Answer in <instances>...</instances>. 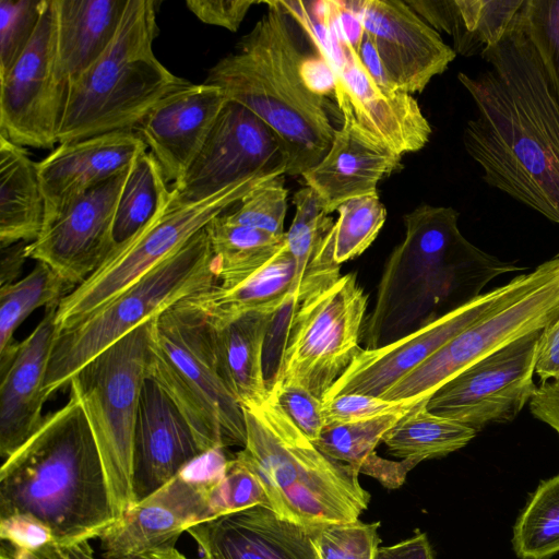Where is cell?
<instances>
[{"mask_svg":"<svg viewBox=\"0 0 559 559\" xmlns=\"http://www.w3.org/2000/svg\"><path fill=\"white\" fill-rule=\"evenodd\" d=\"M480 57L491 69L457 74L477 109L463 130L465 151L489 187L559 224V100L521 9Z\"/></svg>","mask_w":559,"mask_h":559,"instance_id":"obj_1","label":"cell"},{"mask_svg":"<svg viewBox=\"0 0 559 559\" xmlns=\"http://www.w3.org/2000/svg\"><path fill=\"white\" fill-rule=\"evenodd\" d=\"M459 216L424 203L404 216L405 237L386 261L364 323L365 348L397 341L478 297L495 277L522 270L468 241Z\"/></svg>","mask_w":559,"mask_h":559,"instance_id":"obj_2","label":"cell"},{"mask_svg":"<svg viewBox=\"0 0 559 559\" xmlns=\"http://www.w3.org/2000/svg\"><path fill=\"white\" fill-rule=\"evenodd\" d=\"M267 11L218 60L204 83L260 118L277 138L286 175L301 176L328 153L336 129L324 95L307 84L302 68L310 57L306 32L282 1H264Z\"/></svg>","mask_w":559,"mask_h":559,"instance_id":"obj_3","label":"cell"},{"mask_svg":"<svg viewBox=\"0 0 559 559\" xmlns=\"http://www.w3.org/2000/svg\"><path fill=\"white\" fill-rule=\"evenodd\" d=\"M31 514L57 546L98 538L115 515L100 455L79 399L58 411L0 469V518Z\"/></svg>","mask_w":559,"mask_h":559,"instance_id":"obj_4","label":"cell"},{"mask_svg":"<svg viewBox=\"0 0 559 559\" xmlns=\"http://www.w3.org/2000/svg\"><path fill=\"white\" fill-rule=\"evenodd\" d=\"M242 411L247 440L235 456L258 475L276 513L305 526L358 520L371 497L355 469L323 454L270 395Z\"/></svg>","mask_w":559,"mask_h":559,"instance_id":"obj_5","label":"cell"},{"mask_svg":"<svg viewBox=\"0 0 559 559\" xmlns=\"http://www.w3.org/2000/svg\"><path fill=\"white\" fill-rule=\"evenodd\" d=\"M156 1L128 0L104 53L68 87L58 143L134 130L166 95L189 81L156 58Z\"/></svg>","mask_w":559,"mask_h":559,"instance_id":"obj_6","label":"cell"},{"mask_svg":"<svg viewBox=\"0 0 559 559\" xmlns=\"http://www.w3.org/2000/svg\"><path fill=\"white\" fill-rule=\"evenodd\" d=\"M147 377L175 403L204 452L245 447L243 411L219 373L213 326L190 297L154 318Z\"/></svg>","mask_w":559,"mask_h":559,"instance_id":"obj_7","label":"cell"},{"mask_svg":"<svg viewBox=\"0 0 559 559\" xmlns=\"http://www.w3.org/2000/svg\"><path fill=\"white\" fill-rule=\"evenodd\" d=\"M215 280L214 257L203 228L111 301L57 332L46 395L70 384L81 367L126 334L178 301L212 288Z\"/></svg>","mask_w":559,"mask_h":559,"instance_id":"obj_8","label":"cell"},{"mask_svg":"<svg viewBox=\"0 0 559 559\" xmlns=\"http://www.w3.org/2000/svg\"><path fill=\"white\" fill-rule=\"evenodd\" d=\"M154 318L100 352L70 380L97 445L117 519L134 504L133 443Z\"/></svg>","mask_w":559,"mask_h":559,"instance_id":"obj_9","label":"cell"},{"mask_svg":"<svg viewBox=\"0 0 559 559\" xmlns=\"http://www.w3.org/2000/svg\"><path fill=\"white\" fill-rule=\"evenodd\" d=\"M559 316V257L513 277L476 322L389 389L381 399H429L459 372L509 343L540 331Z\"/></svg>","mask_w":559,"mask_h":559,"instance_id":"obj_10","label":"cell"},{"mask_svg":"<svg viewBox=\"0 0 559 559\" xmlns=\"http://www.w3.org/2000/svg\"><path fill=\"white\" fill-rule=\"evenodd\" d=\"M280 175H285V171L259 174L197 202L179 203L171 197L162 213L130 239L117 245L84 282L60 300L56 313L57 332L111 301L181 248L213 218L228 211L258 186Z\"/></svg>","mask_w":559,"mask_h":559,"instance_id":"obj_11","label":"cell"},{"mask_svg":"<svg viewBox=\"0 0 559 559\" xmlns=\"http://www.w3.org/2000/svg\"><path fill=\"white\" fill-rule=\"evenodd\" d=\"M367 295L354 274L300 304H290L276 371L269 384L292 382L323 401L358 350Z\"/></svg>","mask_w":559,"mask_h":559,"instance_id":"obj_12","label":"cell"},{"mask_svg":"<svg viewBox=\"0 0 559 559\" xmlns=\"http://www.w3.org/2000/svg\"><path fill=\"white\" fill-rule=\"evenodd\" d=\"M542 331V330H540ZM540 331L524 335L468 366L427 401V409L473 428L507 424L530 403Z\"/></svg>","mask_w":559,"mask_h":559,"instance_id":"obj_13","label":"cell"},{"mask_svg":"<svg viewBox=\"0 0 559 559\" xmlns=\"http://www.w3.org/2000/svg\"><path fill=\"white\" fill-rule=\"evenodd\" d=\"M56 14L44 0L29 44L0 79V134L22 147L52 148L58 143L64 97L57 84Z\"/></svg>","mask_w":559,"mask_h":559,"instance_id":"obj_14","label":"cell"},{"mask_svg":"<svg viewBox=\"0 0 559 559\" xmlns=\"http://www.w3.org/2000/svg\"><path fill=\"white\" fill-rule=\"evenodd\" d=\"M322 21L326 36L318 56L343 88L359 124L401 156L421 150L432 131L417 100L408 93L379 85L329 11Z\"/></svg>","mask_w":559,"mask_h":559,"instance_id":"obj_15","label":"cell"},{"mask_svg":"<svg viewBox=\"0 0 559 559\" xmlns=\"http://www.w3.org/2000/svg\"><path fill=\"white\" fill-rule=\"evenodd\" d=\"M275 170L286 173L275 134L249 109L228 100L185 176L170 186L171 197L179 203L197 202Z\"/></svg>","mask_w":559,"mask_h":559,"instance_id":"obj_16","label":"cell"},{"mask_svg":"<svg viewBox=\"0 0 559 559\" xmlns=\"http://www.w3.org/2000/svg\"><path fill=\"white\" fill-rule=\"evenodd\" d=\"M345 4L370 37L390 83L399 91L421 93L456 57L440 33L405 1L352 0Z\"/></svg>","mask_w":559,"mask_h":559,"instance_id":"obj_17","label":"cell"},{"mask_svg":"<svg viewBox=\"0 0 559 559\" xmlns=\"http://www.w3.org/2000/svg\"><path fill=\"white\" fill-rule=\"evenodd\" d=\"M129 169L78 198L27 245L28 259L47 264L73 288L84 282L116 247L115 215Z\"/></svg>","mask_w":559,"mask_h":559,"instance_id":"obj_18","label":"cell"},{"mask_svg":"<svg viewBox=\"0 0 559 559\" xmlns=\"http://www.w3.org/2000/svg\"><path fill=\"white\" fill-rule=\"evenodd\" d=\"M504 289L506 284L480 294L455 310L384 346L359 347L324 400L348 393L381 397L447 342L488 312Z\"/></svg>","mask_w":559,"mask_h":559,"instance_id":"obj_19","label":"cell"},{"mask_svg":"<svg viewBox=\"0 0 559 559\" xmlns=\"http://www.w3.org/2000/svg\"><path fill=\"white\" fill-rule=\"evenodd\" d=\"M146 150V144L134 130L60 143L38 162L45 200L43 230L85 192L127 171Z\"/></svg>","mask_w":559,"mask_h":559,"instance_id":"obj_20","label":"cell"},{"mask_svg":"<svg viewBox=\"0 0 559 559\" xmlns=\"http://www.w3.org/2000/svg\"><path fill=\"white\" fill-rule=\"evenodd\" d=\"M343 117L325 156L301 177L322 200L328 214L356 197L377 193V185L396 170L402 156L368 133L356 120L343 88L334 83Z\"/></svg>","mask_w":559,"mask_h":559,"instance_id":"obj_21","label":"cell"},{"mask_svg":"<svg viewBox=\"0 0 559 559\" xmlns=\"http://www.w3.org/2000/svg\"><path fill=\"white\" fill-rule=\"evenodd\" d=\"M211 489L177 474L135 502L98 537L103 558L120 559L144 552L215 519L210 504Z\"/></svg>","mask_w":559,"mask_h":559,"instance_id":"obj_22","label":"cell"},{"mask_svg":"<svg viewBox=\"0 0 559 559\" xmlns=\"http://www.w3.org/2000/svg\"><path fill=\"white\" fill-rule=\"evenodd\" d=\"M227 102L219 87L188 82L162 98L134 129L168 183L185 176Z\"/></svg>","mask_w":559,"mask_h":559,"instance_id":"obj_23","label":"cell"},{"mask_svg":"<svg viewBox=\"0 0 559 559\" xmlns=\"http://www.w3.org/2000/svg\"><path fill=\"white\" fill-rule=\"evenodd\" d=\"M204 453L191 427L170 397L146 377L140 395L133 443L134 503L173 479Z\"/></svg>","mask_w":559,"mask_h":559,"instance_id":"obj_24","label":"cell"},{"mask_svg":"<svg viewBox=\"0 0 559 559\" xmlns=\"http://www.w3.org/2000/svg\"><path fill=\"white\" fill-rule=\"evenodd\" d=\"M317 526L282 518L271 507L252 508L187 530L203 559H318Z\"/></svg>","mask_w":559,"mask_h":559,"instance_id":"obj_25","label":"cell"},{"mask_svg":"<svg viewBox=\"0 0 559 559\" xmlns=\"http://www.w3.org/2000/svg\"><path fill=\"white\" fill-rule=\"evenodd\" d=\"M59 304L45 308L34 331L22 342L9 365L0 371V454L12 455L41 426L47 369L57 335Z\"/></svg>","mask_w":559,"mask_h":559,"instance_id":"obj_26","label":"cell"},{"mask_svg":"<svg viewBox=\"0 0 559 559\" xmlns=\"http://www.w3.org/2000/svg\"><path fill=\"white\" fill-rule=\"evenodd\" d=\"M128 0H52L56 14L57 84L66 99L69 85L107 49Z\"/></svg>","mask_w":559,"mask_h":559,"instance_id":"obj_27","label":"cell"},{"mask_svg":"<svg viewBox=\"0 0 559 559\" xmlns=\"http://www.w3.org/2000/svg\"><path fill=\"white\" fill-rule=\"evenodd\" d=\"M280 310L250 311L222 326L212 325L219 373L241 407L261 405L269 399L263 355Z\"/></svg>","mask_w":559,"mask_h":559,"instance_id":"obj_28","label":"cell"},{"mask_svg":"<svg viewBox=\"0 0 559 559\" xmlns=\"http://www.w3.org/2000/svg\"><path fill=\"white\" fill-rule=\"evenodd\" d=\"M433 29L447 33L455 53L472 57L496 45L524 0H406Z\"/></svg>","mask_w":559,"mask_h":559,"instance_id":"obj_29","label":"cell"},{"mask_svg":"<svg viewBox=\"0 0 559 559\" xmlns=\"http://www.w3.org/2000/svg\"><path fill=\"white\" fill-rule=\"evenodd\" d=\"M44 217L38 163L0 134V248L36 240Z\"/></svg>","mask_w":559,"mask_h":559,"instance_id":"obj_30","label":"cell"},{"mask_svg":"<svg viewBox=\"0 0 559 559\" xmlns=\"http://www.w3.org/2000/svg\"><path fill=\"white\" fill-rule=\"evenodd\" d=\"M296 262L285 245L265 265L231 288L217 285L190 297L213 326L255 310H280L294 295Z\"/></svg>","mask_w":559,"mask_h":559,"instance_id":"obj_31","label":"cell"},{"mask_svg":"<svg viewBox=\"0 0 559 559\" xmlns=\"http://www.w3.org/2000/svg\"><path fill=\"white\" fill-rule=\"evenodd\" d=\"M404 414H385L355 423L324 426L313 444L330 459L350 466L358 474L371 476L389 489L399 488L416 464L406 460L383 459L376 453V448Z\"/></svg>","mask_w":559,"mask_h":559,"instance_id":"obj_32","label":"cell"},{"mask_svg":"<svg viewBox=\"0 0 559 559\" xmlns=\"http://www.w3.org/2000/svg\"><path fill=\"white\" fill-rule=\"evenodd\" d=\"M214 257L217 286L231 288L265 265L285 245L284 236L233 224L223 214L205 227Z\"/></svg>","mask_w":559,"mask_h":559,"instance_id":"obj_33","label":"cell"},{"mask_svg":"<svg viewBox=\"0 0 559 559\" xmlns=\"http://www.w3.org/2000/svg\"><path fill=\"white\" fill-rule=\"evenodd\" d=\"M427 401L414 405L382 438L390 454L416 465L462 449L477 433L466 425L431 414Z\"/></svg>","mask_w":559,"mask_h":559,"instance_id":"obj_34","label":"cell"},{"mask_svg":"<svg viewBox=\"0 0 559 559\" xmlns=\"http://www.w3.org/2000/svg\"><path fill=\"white\" fill-rule=\"evenodd\" d=\"M170 186L150 151L141 153L131 165L122 187L114 224L116 246L144 228L168 205Z\"/></svg>","mask_w":559,"mask_h":559,"instance_id":"obj_35","label":"cell"},{"mask_svg":"<svg viewBox=\"0 0 559 559\" xmlns=\"http://www.w3.org/2000/svg\"><path fill=\"white\" fill-rule=\"evenodd\" d=\"M74 288L50 266L37 262L23 278L0 286V371L12 359L17 343L13 336L36 309L59 304Z\"/></svg>","mask_w":559,"mask_h":559,"instance_id":"obj_36","label":"cell"},{"mask_svg":"<svg viewBox=\"0 0 559 559\" xmlns=\"http://www.w3.org/2000/svg\"><path fill=\"white\" fill-rule=\"evenodd\" d=\"M512 544L521 559H550L559 552V474L531 496L514 525Z\"/></svg>","mask_w":559,"mask_h":559,"instance_id":"obj_37","label":"cell"},{"mask_svg":"<svg viewBox=\"0 0 559 559\" xmlns=\"http://www.w3.org/2000/svg\"><path fill=\"white\" fill-rule=\"evenodd\" d=\"M333 226V259L337 264L360 255L377 238L386 210L377 193L356 197L341 204Z\"/></svg>","mask_w":559,"mask_h":559,"instance_id":"obj_38","label":"cell"},{"mask_svg":"<svg viewBox=\"0 0 559 559\" xmlns=\"http://www.w3.org/2000/svg\"><path fill=\"white\" fill-rule=\"evenodd\" d=\"M285 175L274 177L245 195L223 216L233 224L257 228L275 236H284L287 210Z\"/></svg>","mask_w":559,"mask_h":559,"instance_id":"obj_39","label":"cell"},{"mask_svg":"<svg viewBox=\"0 0 559 559\" xmlns=\"http://www.w3.org/2000/svg\"><path fill=\"white\" fill-rule=\"evenodd\" d=\"M379 526V522L359 520L317 526L313 545L318 559H374Z\"/></svg>","mask_w":559,"mask_h":559,"instance_id":"obj_40","label":"cell"},{"mask_svg":"<svg viewBox=\"0 0 559 559\" xmlns=\"http://www.w3.org/2000/svg\"><path fill=\"white\" fill-rule=\"evenodd\" d=\"M521 14L559 100V0H524Z\"/></svg>","mask_w":559,"mask_h":559,"instance_id":"obj_41","label":"cell"},{"mask_svg":"<svg viewBox=\"0 0 559 559\" xmlns=\"http://www.w3.org/2000/svg\"><path fill=\"white\" fill-rule=\"evenodd\" d=\"M43 7L44 0H0V79L33 38Z\"/></svg>","mask_w":559,"mask_h":559,"instance_id":"obj_42","label":"cell"},{"mask_svg":"<svg viewBox=\"0 0 559 559\" xmlns=\"http://www.w3.org/2000/svg\"><path fill=\"white\" fill-rule=\"evenodd\" d=\"M210 504L218 518L259 504L270 507V501L258 475L234 456L225 477L211 489Z\"/></svg>","mask_w":559,"mask_h":559,"instance_id":"obj_43","label":"cell"},{"mask_svg":"<svg viewBox=\"0 0 559 559\" xmlns=\"http://www.w3.org/2000/svg\"><path fill=\"white\" fill-rule=\"evenodd\" d=\"M419 401H388L357 393L322 401L324 426L355 423L385 414L407 413Z\"/></svg>","mask_w":559,"mask_h":559,"instance_id":"obj_44","label":"cell"},{"mask_svg":"<svg viewBox=\"0 0 559 559\" xmlns=\"http://www.w3.org/2000/svg\"><path fill=\"white\" fill-rule=\"evenodd\" d=\"M270 397L312 443L319 439L324 428L321 400L292 382L273 383Z\"/></svg>","mask_w":559,"mask_h":559,"instance_id":"obj_45","label":"cell"},{"mask_svg":"<svg viewBox=\"0 0 559 559\" xmlns=\"http://www.w3.org/2000/svg\"><path fill=\"white\" fill-rule=\"evenodd\" d=\"M0 537L13 549L29 552H39L57 546L51 530L27 513H14L0 518Z\"/></svg>","mask_w":559,"mask_h":559,"instance_id":"obj_46","label":"cell"},{"mask_svg":"<svg viewBox=\"0 0 559 559\" xmlns=\"http://www.w3.org/2000/svg\"><path fill=\"white\" fill-rule=\"evenodd\" d=\"M254 0H188L186 5L201 22L237 32Z\"/></svg>","mask_w":559,"mask_h":559,"instance_id":"obj_47","label":"cell"},{"mask_svg":"<svg viewBox=\"0 0 559 559\" xmlns=\"http://www.w3.org/2000/svg\"><path fill=\"white\" fill-rule=\"evenodd\" d=\"M230 460L225 448H215L193 459L178 474L195 485L213 488L225 477Z\"/></svg>","mask_w":559,"mask_h":559,"instance_id":"obj_48","label":"cell"},{"mask_svg":"<svg viewBox=\"0 0 559 559\" xmlns=\"http://www.w3.org/2000/svg\"><path fill=\"white\" fill-rule=\"evenodd\" d=\"M535 373L540 383L559 379V316L547 323L539 333Z\"/></svg>","mask_w":559,"mask_h":559,"instance_id":"obj_49","label":"cell"},{"mask_svg":"<svg viewBox=\"0 0 559 559\" xmlns=\"http://www.w3.org/2000/svg\"><path fill=\"white\" fill-rule=\"evenodd\" d=\"M528 405L532 415L559 436V379L540 383Z\"/></svg>","mask_w":559,"mask_h":559,"instance_id":"obj_50","label":"cell"},{"mask_svg":"<svg viewBox=\"0 0 559 559\" xmlns=\"http://www.w3.org/2000/svg\"><path fill=\"white\" fill-rule=\"evenodd\" d=\"M374 559H435L431 545L425 533H418L411 538L392 546L379 547Z\"/></svg>","mask_w":559,"mask_h":559,"instance_id":"obj_51","label":"cell"},{"mask_svg":"<svg viewBox=\"0 0 559 559\" xmlns=\"http://www.w3.org/2000/svg\"><path fill=\"white\" fill-rule=\"evenodd\" d=\"M28 242H17L5 248H1L0 260V284L1 286L16 282L23 265L28 259L27 257Z\"/></svg>","mask_w":559,"mask_h":559,"instance_id":"obj_52","label":"cell"},{"mask_svg":"<svg viewBox=\"0 0 559 559\" xmlns=\"http://www.w3.org/2000/svg\"><path fill=\"white\" fill-rule=\"evenodd\" d=\"M356 50L362 64L379 85L399 91L390 83L377 50L367 33H362Z\"/></svg>","mask_w":559,"mask_h":559,"instance_id":"obj_53","label":"cell"},{"mask_svg":"<svg viewBox=\"0 0 559 559\" xmlns=\"http://www.w3.org/2000/svg\"><path fill=\"white\" fill-rule=\"evenodd\" d=\"M176 542L177 540H173L144 552L120 559H189L176 548Z\"/></svg>","mask_w":559,"mask_h":559,"instance_id":"obj_54","label":"cell"},{"mask_svg":"<svg viewBox=\"0 0 559 559\" xmlns=\"http://www.w3.org/2000/svg\"><path fill=\"white\" fill-rule=\"evenodd\" d=\"M57 554L59 559H97L90 540L71 546H57Z\"/></svg>","mask_w":559,"mask_h":559,"instance_id":"obj_55","label":"cell"},{"mask_svg":"<svg viewBox=\"0 0 559 559\" xmlns=\"http://www.w3.org/2000/svg\"><path fill=\"white\" fill-rule=\"evenodd\" d=\"M14 559H59L57 546L39 552H29L26 550L13 549Z\"/></svg>","mask_w":559,"mask_h":559,"instance_id":"obj_56","label":"cell"},{"mask_svg":"<svg viewBox=\"0 0 559 559\" xmlns=\"http://www.w3.org/2000/svg\"><path fill=\"white\" fill-rule=\"evenodd\" d=\"M0 559H14L13 555L5 550L4 547L1 548Z\"/></svg>","mask_w":559,"mask_h":559,"instance_id":"obj_57","label":"cell"}]
</instances>
